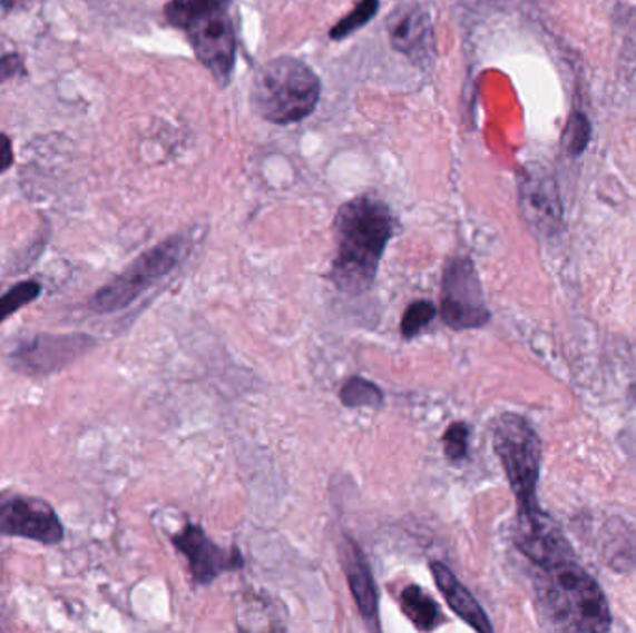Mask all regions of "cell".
<instances>
[{"label": "cell", "mask_w": 636, "mask_h": 633, "mask_svg": "<svg viewBox=\"0 0 636 633\" xmlns=\"http://www.w3.org/2000/svg\"><path fill=\"white\" fill-rule=\"evenodd\" d=\"M333 229L337 244L333 285L343 294L360 296L376 279L383 251L393 236V214L376 197H355L341 207Z\"/></svg>", "instance_id": "obj_1"}, {"label": "cell", "mask_w": 636, "mask_h": 633, "mask_svg": "<svg viewBox=\"0 0 636 633\" xmlns=\"http://www.w3.org/2000/svg\"><path fill=\"white\" fill-rule=\"evenodd\" d=\"M536 568V602L547 626L558 632H607L613 622L607 599L574 555Z\"/></svg>", "instance_id": "obj_2"}, {"label": "cell", "mask_w": 636, "mask_h": 633, "mask_svg": "<svg viewBox=\"0 0 636 633\" xmlns=\"http://www.w3.org/2000/svg\"><path fill=\"white\" fill-rule=\"evenodd\" d=\"M249 99L255 113L268 123H299L315 112L321 82L302 60L276 58L257 69Z\"/></svg>", "instance_id": "obj_3"}, {"label": "cell", "mask_w": 636, "mask_h": 633, "mask_svg": "<svg viewBox=\"0 0 636 633\" xmlns=\"http://www.w3.org/2000/svg\"><path fill=\"white\" fill-rule=\"evenodd\" d=\"M493 446L508 483L518 498L519 515L540 510L536 485L540 476V438L524 416L505 413L493 426Z\"/></svg>", "instance_id": "obj_4"}, {"label": "cell", "mask_w": 636, "mask_h": 633, "mask_svg": "<svg viewBox=\"0 0 636 633\" xmlns=\"http://www.w3.org/2000/svg\"><path fill=\"white\" fill-rule=\"evenodd\" d=\"M190 249V241L183 235L172 236L163 244L151 247L119 274L116 279L102 286L91 299V308L101 314L118 313L151 288L157 280L172 274Z\"/></svg>", "instance_id": "obj_5"}, {"label": "cell", "mask_w": 636, "mask_h": 633, "mask_svg": "<svg viewBox=\"0 0 636 633\" xmlns=\"http://www.w3.org/2000/svg\"><path fill=\"white\" fill-rule=\"evenodd\" d=\"M441 320L454 332L479 329L490 322L482 285L469 258H452L441 283Z\"/></svg>", "instance_id": "obj_6"}, {"label": "cell", "mask_w": 636, "mask_h": 633, "mask_svg": "<svg viewBox=\"0 0 636 633\" xmlns=\"http://www.w3.org/2000/svg\"><path fill=\"white\" fill-rule=\"evenodd\" d=\"M0 535L58 544L63 526L46 500L19 493H0Z\"/></svg>", "instance_id": "obj_7"}, {"label": "cell", "mask_w": 636, "mask_h": 633, "mask_svg": "<svg viewBox=\"0 0 636 633\" xmlns=\"http://www.w3.org/2000/svg\"><path fill=\"white\" fill-rule=\"evenodd\" d=\"M197 60L222 86L232 79L237 57V34L229 13L203 19L185 30Z\"/></svg>", "instance_id": "obj_8"}, {"label": "cell", "mask_w": 636, "mask_h": 633, "mask_svg": "<svg viewBox=\"0 0 636 633\" xmlns=\"http://www.w3.org/2000/svg\"><path fill=\"white\" fill-rule=\"evenodd\" d=\"M172 543L188 560L192 577L199 585L215 582L224 572L237 571L244 565L243 555L237 548H221L205 535L202 527L194 524L183 527L172 537Z\"/></svg>", "instance_id": "obj_9"}, {"label": "cell", "mask_w": 636, "mask_h": 633, "mask_svg": "<svg viewBox=\"0 0 636 633\" xmlns=\"http://www.w3.org/2000/svg\"><path fill=\"white\" fill-rule=\"evenodd\" d=\"M388 32L394 51L411 63L427 66L436 57L434 29L429 13L419 4H402L388 19Z\"/></svg>", "instance_id": "obj_10"}, {"label": "cell", "mask_w": 636, "mask_h": 633, "mask_svg": "<svg viewBox=\"0 0 636 633\" xmlns=\"http://www.w3.org/2000/svg\"><path fill=\"white\" fill-rule=\"evenodd\" d=\"M339 560L346 574L350 593L354 596L358 610L366 622L376 621L378 616V591L371 566L366 561L363 550L358 546L354 538L344 535L339 544Z\"/></svg>", "instance_id": "obj_11"}, {"label": "cell", "mask_w": 636, "mask_h": 633, "mask_svg": "<svg viewBox=\"0 0 636 633\" xmlns=\"http://www.w3.org/2000/svg\"><path fill=\"white\" fill-rule=\"evenodd\" d=\"M430 571L434 574L436 583H438L443 599L447 600V604L451 605V610L462 621L468 622L469 626L474 627L477 632H493L490 619L486 615L485 610L480 607L477 599L469 593V589L466 585L458 582V577L443 563H438V561L430 563Z\"/></svg>", "instance_id": "obj_12"}, {"label": "cell", "mask_w": 636, "mask_h": 633, "mask_svg": "<svg viewBox=\"0 0 636 633\" xmlns=\"http://www.w3.org/2000/svg\"><path fill=\"white\" fill-rule=\"evenodd\" d=\"M521 205L530 224L541 233H552L560 224V205L557 194L549 191V186L538 180H525L521 186Z\"/></svg>", "instance_id": "obj_13"}, {"label": "cell", "mask_w": 636, "mask_h": 633, "mask_svg": "<svg viewBox=\"0 0 636 633\" xmlns=\"http://www.w3.org/2000/svg\"><path fill=\"white\" fill-rule=\"evenodd\" d=\"M41 348L46 349V354L40 348H36L35 344H27V348L19 349L18 357L21 365L27 366V372L38 370L49 372V357L55 359L57 366L66 365L69 360L75 359V355L80 354L86 348L85 338H38Z\"/></svg>", "instance_id": "obj_14"}, {"label": "cell", "mask_w": 636, "mask_h": 633, "mask_svg": "<svg viewBox=\"0 0 636 633\" xmlns=\"http://www.w3.org/2000/svg\"><path fill=\"white\" fill-rule=\"evenodd\" d=\"M229 4L232 0H169L164 13L172 27L185 32L197 21L229 13Z\"/></svg>", "instance_id": "obj_15"}, {"label": "cell", "mask_w": 636, "mask_h": 633, "mask_svg": "<svg viewBox=\"0 0 636 633\" xmlns=\"http://www.w3.org/2000/svg\"><path fill=\"white\" fill-rule=\"evenodd\" d=\"M400 605L408 619L422 632H432L441 622V611L434 599L417 585H410L402 591Z\"/></svg>", "instance_id": "obj_16"}, {"label": "cell", "mask_w": 636, "mask_h": 633, "mask_svg": "<svg viewBox=\"0 0 636 633\" xmlns=\"http://www.w3.org/2000/svg\"><path fill=\"white\" fill-rule=\"evenodd\" d=\"M341 402L350 409L358 407H380L383 402L382 388L361 377H352L341 388Z\"/></svg>", "instance_id": "obj_17"}, {"label": "cell", "mask_w": 636, "mask_h": 633, "mask_svg": "<svg viewBox=\"0 0 636 633\" xmlns=\"http://www.w3.org/2000/svg\"><path fill=\"white\" fill-rule=\"evenodd\" d=\"M378 8H380V0H360L358 7L344 16L332 30H330V38L332 40H344L350 34H354L355 30L365 27L374 16H376Z\"/></svg>", "instance_id": "obj_18"}, {"label": "cell", "mask_w": 636, "mask_h": 633, "mask_svg": "<svg viewBox=\"0 0 636 633\" xmlns=\"http://www.w3.org/2000/svg\"><path fill=\"white\" fill-rule=\"evenodd\" d=\"M40 294L41 285L36 280H25L10 288L4 296H0V324L7 320L8 316L18 313L19 308L36 301Z\"/></svg>", "instance_id": "obj_19"}, {"label": "cell", "mask_w": 636, "mask_h": 633, "mask_svg": "<svg viewBox=\"0 0 636 633\" xmlns=\"http://www.w3.org/2000/svg\"><path fill=\"white\" fill-rule=\"evenodd\" d=\"M436 314H438V308L434 307V303H411L410 307L405 308L402 324H400L402 337H415L417 333H421L424 327L429 326L430 322L434 320Z\"/></svg>", "instance_id": "obj_20"}, {"label": "cell", "mask_w": 636, "mask_h": 633, "mask_svg": "<svg viewBox=\"0 0 636 633\" xmlns=\"http://www.w3.org/2000/svg\"><path fill=\"white\" fill-rule=\"evenodd\" d=\"M591 125L583 112H574L569 116L568 125L564 129V146L571 157H577L585 151L590 141Z\"/></svg>", "instance_id": "obj_21"}, {"label": "cell", "mask_w": 636, "mask_h": 633, "mask_svg": "<svg viewBox=\"0 0 636 633\" xmlns=\"http://www.w3.org/2000/svg\"><path fill=\"white\" fill-rule=\"evenodd\" d=\"M443 448L449 461H462L468 457L469 427L463 422H454L443 435Z\"/></svg>", "instance_id": "obj_22"}, {"label": "cell", "mask_w": 636, "mask_h": 633, "mask_svg": "<svg viewBox=\"0 0 636 633\" xmlns=\"http://www.w3.org/2000/svg\"><path fill=\"white\" fill-rule=\"evenodd\" d=\"M25 73L23 58L18 52H8L0 57V85Z\"/></svg>", "instance_id": "obj_23"}, {"label": "cell", "mask_w": 636, "mask_h": 633, "mask_svg": "<svg viewBox=\"0 0 636 633\" xmlns=\"http://www.w3.org/2000/svg\"><path fill=\"white\" fill-rule=\"evenodd\" d=\"M13 147L12 140L7 135H0V175L12 168Z\"/></svg>", "instance_id": "obj_24"}, {"label": "cell", "mask_w": 636, "mask_h": 633, "mask_svg": "<svg viewBox=\"0 0 636 633\" xmlns=\"http://www.w3.org/2000/svg\"><path fill=\"white\" fill-rule=\"evenodd\" d=\"M29 0H0V4L4 10H16V8H21L27 4Z\"/></svg>", "instance_id": "obj_25"}]
</instances>
